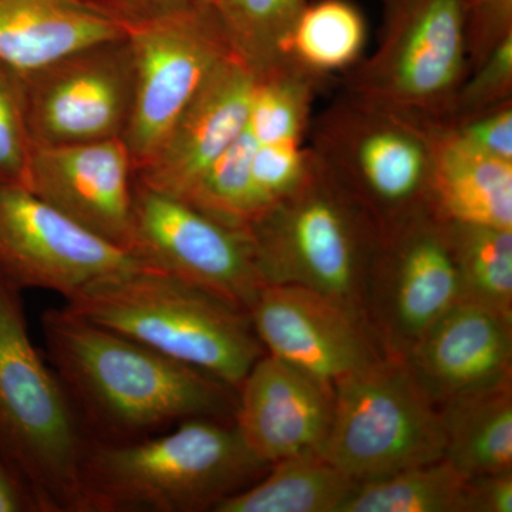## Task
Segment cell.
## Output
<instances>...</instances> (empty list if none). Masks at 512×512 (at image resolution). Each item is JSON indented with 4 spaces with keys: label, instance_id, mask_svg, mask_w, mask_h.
<instances>
[{
    "label": "cell",
    "instance_id": "28",
    "mask_svg": "<svg viewBox=\"0 0 512 512\" xmlns=\"http://www.w3.org/2000/svg\"><path fill=\"white\" fill-rule=\"evenodd\" d=\"M512 100V37L495 47L483 62L468 72L451 109L443 120L450 123ZM436 123V121H434Z\"/></svg>",
    "mask_w": 512,
    "mask_h": 512
},
{
    "label": "cell",
    "instance_id": "23",
    "mask_svg": "<svg viewBox=\"0 0 512 512\" xmlns=\"http://www.w3.org/2000/svg\"><path fill=\"white\" fill-rule=\"evenodd\" d=\"M367 40L365 16L349 0L306 3L296 18L282 56L299 69L325 80L328 74L352 69Z\"/></svg>",
    "mask_w": 512,
    "mask_h": 512
},
{
    "label": "cell",
    "instance_id": "25",
    "mask_svg": "<svg viewBox=\"0 0 512 512\" xmlns=\"http://www.w3.org/2000/svg\"><path fill=\"white\" fill-rule=\"evenodd\" d=\"M468 478L443 458L360 483L340 512H463Z\"/></svg>",
    "mask_w": 512,
    "mask_h": 512
},
{
    "label": "cell",
    "instance_id": "19",
    "mask_svg": "<svg viewBox=\"0 0 512 512\" xmlns=\"http://www.w3.org/2000/svg\"><path fill=\"white\" fill-rule=\"evenodd\" d=\"M124 35L94 0H0V62L22 76Z\"/></svg>",
    "mask_w": 512,
    "mask_h": 512
},
{
    "label": "cell",
    "instance_id": "20",
    "mask_svg": "<svg viewBox=\"0 0 512 512\" xmlns=\"http://www.w3.org/2000/svg\"><path fill=\"white\" fill-rule=\"evenodd\" d=\"M434 126L431 210L444 221L512 229V161L481 153Z\"/></svg>",
    "mask_w": 512,
    "mask_h": 512
},
{
    "label": "cell",
    "instance_id": "14",
    "mask_svg": "<svg viewBox=\"0 0 512 512\" xmlns=\"http://www.w3.org/2000/svg\"><path fill=\"white\" fill-rule=\"evenodd\" d=\"M136 173L123 138L36 146L22 185L87 231L128 251Z\"/></svg>",
    "mask_w": 512,
    "mask_h": 512
},
{
    "label": "cell",
    "instance_id": "16",
    "mask_svg": "<svg viewBox=\"0 0 512 512\" xmlns=\"http://www.w3.org/2000/svg\"><path fill=\"white\" fill-rule=\"evenodd\" d=\"M256 83L258 76L244 60L235 53L225 57L137 171V180L184 200L247 127Z\"/></svg>",
    "mask_w": 512,
    "mask_h": 512
},
{
    "label": "cell",
    "instance_id": "2",
    "mask_svg": "<svg viewBox=\"0 0 512 512\" xmlns=\"http://www.w3.org/2000/svg\"><path fill=\"white\" fill-rule=\"evenodd\" d=\"M269 467L231 420H185L124 443L90 439L80 471L84 512L214 511Z\"/></svg>",
    "mask_w": 512,
    "mask_h": 512
},
{
    "label": "cell",
    "instance_id": "24",
    "mask_svg": "<svg viewBox=\"0 0 512 512\" xmlns=\"http://www.w3.org/2000/svg\"><path fill=\"white\" fill-rule=\"evenodd\" d=\"M446 222L461 284V301L512 320V229Z\"/></svg>",
    "mask_w": 512,
    "mask_h": 512
},
{
    "label": "cell",
    "instance_id": "6",
    "mask_svg": "<svg viewBox=\"0 0 512 512\" xmlns=\"http://www.w3.org/2000/svg\"><path fill=\"white\" fill-rule=\"evenodd\" d=\"M312 130L313 156L380 231L430 207L433 120L345 92Z\"/></svg>",
    "mask_w": 512,
    "mask_h": 512
},
{
    "label": "cell",
    "instance_id": "18",
    "mask_svg": "<svg viewBox=\"0 0 512 512\" xmlns=\"http://www.w3.org/2000/svg\"><path fill=\"white\" fill-rule=\"evenodd\" d=\"M234 424L249 450L268 466L319 451L332 421L333 387L268 355L237 387Z\"/></svg>",
    "mask_w": 512,
    "mask_h": 512
},
{
    "label": "cell",
    "instance_id": "12",
    "mask_svg": "<svg viewBox=\"0 0 512 512\" xmlns=\"http://www.w3.org/2000/svg\"><path fill=\"white\" fill-rule=\"evenodd\" d=\"M23 77L32 147L123 138L136 84L127 33Z\"/></svg>",
    "mask_w": 512,
    "mask_h": 512
},
{
    "label": "cell",
    "instance_id": "4",
    "mask_svg": "<svg viewBox=\"0 0 512 512\" xmlns=\"http://www.w3.org/2000/svg\"><path fill=\"white\" fill-rule=\"evenodd\" d=\"M245 232L265 285L311 289L365 322L382 232L312 151L301 185L262 212Z\"/></svg>",
    "mask_w": 512,
    "mask_h": 512
},
{
    "label": "cell",
    "instance_id": "33",
    "mask_svg": "<svg viewBox=\"0 0 512 512\" xmlns=\"http://www.w3.org/2000/svg\"><path fill=\"white\" fill-rule=\"evenodd\" d=\"M37 511L35 501L15 468L0 451V512Z\"/></svg>",
    "mask_w": 512,
    "mask_h": 512
},
{
    "label": "cell",
    "instance_id": "27",
    "mask_svg": "<svg viewBox=\"0 0 512 512\" xmlns=\"http://www.w3.org/2000/svg\"><path fill=\"white\" fill-rule=\"evenodd\" d=\"M32 151L25 77L0 62V184H22Z\"/></svg>",
    "mask_w": 512,
    "mask_h": 512
},
{
    "label": "cell",
    "instance_id": "21",
    "mask_svg": "<svg viewBox=\"0 0 512 512\" xmlns=\"http://www.w3.org/2000/svg\"><path fill=\"white\" fill-rule=\"evenodd\" d=\"M444 458L467 477L512 471V384L439 407Z\"/></svg>",
    "mask_w": 512,
    "mask_h": 512
},
{
    "label": "cell",
    "instance_id": "26",
    "mask_svg": "<svg viewBox=\"0 0 512 512\" xmlns=\"http://www.w3.org/2000/svg\"><path fill=\"white\" fill-rule=\"evenodd\" d=\"M305 5L306 0H221L217 10L235 55L259 76L284 59L282 46Z\"/></svg>",
    "mask_w": 512,
    "mask_h": 512
},
{
    "label": "cell",
    "instance_id": "8",
    "mask_svg": "<svg viewBox=\"0 0 512 512\" xmlns=\"http://www.w3.org/2000/svg\"><path fill=\"white\" fill-rule=\"evenodd\" d=\"M379 45L349 69L345 92L441 121L468 74V0H380Z\"/></svg>",
    "mask_w": 512,
    "mask_h": 512
},
{
    "label": "cell",
    "instance_id": "13",
    "mask_svg": "<svg viewBox=\"0 0 512 512\" xmlns=\"http://www.w3.org/2000/svg\"><path fill=\"white\" fill-rule=\"evenodd\" d=\"M144 266L40 200L22 184H0V276L22 291L45 289L64 299L86 286Z\"/></svg>",
    "mask_w": 512,
    "mask_h": 512
},
{
    "label": "cell",
    "instance_id": "22",
    "mask_svg": "<svg viewBox=\"0 0 512 512\" xmlns=\"http://www.w3.org/2000/svg\"><path fill=\"white\" fill-rule=\"evenodd\" d=\"M268 470L214 512H340L359 485L319 451L284 458Z\"/></svg>",
    "mask_w": 512,
    "mask_h": 512
},
{
    "label": "cell",
    "instance_id": "31",
    "mask_svg": "<svg viewBox=\"0 0 512 512\" xmlns=\"http://www.w3.org/2000/svg\"><path fill=\"white\" fill-rule=\"evenodd\" d=\"M126 32L136 26L195 8L218 9L221 0H94Z\"/></svg>",
    "mask_w": 512,
    "mask_h": 512
},
{
    "label": "cell",
    "instance_id": "30",
    "mask_svg": "<svg viewBox=\"0 0 512 512\" xmlns=\"http://www.w3.org/2000/svg\"><path fill=\"white\" fill-rule=\"evenodd\" d=\"M508 37H512V0H468V72Z\"/></svg>",
    "mask_w": 512,
    "mask_h": 512
},
{
    "label": "cell",
    "instance_id": "1",
    "mask_svg": "<svg viewBox=\"0 0 512 512\" xmlns=\"http://www.w3.org/2000/svg\"><path fill=\"white\" fill-rule=\"evenodd\" d=\"M47 359L90 439L124 443L185 420L234 421V387L67 308L42 319Z\"/></svg>",
    "mask_w": 512,
    "mask_h": 512
},
{
    "label": "cell",
    "instance_id": "10",
    "mask_svg": "<svg viewBox=\"0 0 512 512\" xmlns=\"http://www.w3.org/2000/svg\"><path fill=\"white\" fill-rule=\"evenodd\" d=\"M128 251L147 268L198 286L247 313L265 286L247 232L137 177Z\"/></svg>",
    "mask_w": 512,
    "mask_h": 512
},
{
    "label": "cell",
    "instance_id": "3",
    "mask_svg": "<svg viewBox=\"0 0 512 512\" xmlns=\"http://www.w3.org/2000/svg\"><path fill=\"white\" fill-rule=\"evenodd\" d=\"M64 308L234 389L265 355L247 312L147 266L86 286Z\"/></svg>",
    "mask_w": 512,
    "mask_h": 512
},
{
    "label": "cell",
    "instance_id": "32",
    "mask_svg": "<svg viewBox=\"0 0 512 512\" xmlns=\"http://www.w3.org/2000/svg\"><path fill=\"white\" fill-rule=\"evenodd\" d=\"M463 512H512V471L468 478Z\"/></svg>",
    "mask_w": 512,
    "mask_h": 512
},
{
    "label": "cell",
    "instance_id": "11",
    "mask_svg": "<svg viewBox=\"0 0 512 512\" xmlns=\"http://www.w3.org/2000/svg\"><path fill=\"white\" fill-rule=\"evenodd\" d=\"M460 301L443 218L424 207L382 229L366 312L375 316L389 355L403 356Z\"/></svg>",
    "mask_w": 512,
    "mask_h": 512
},
{
    "label": "cell",
    "instance_id": "7",
    "mask_svg": "<svg viewBox=\"0 0 512 512\" xmlns=\"http://www.w3.org/2000/svg\"><path fill=\"white\" fill-rule=\"evenodd\" d=\"M436 404L410 375L402 356L375 362L333 386V413L320 454L357 483L443 460Z\"/></svg>",
    "mask_w": 512,
    "mask_h": 512
},
{
    "label": "cell",
    "instance_id": "5",
    "mask_svg": "<svg viewBox=\"0 0 512 512\" xmlns=\"http://www.w3.org/2000/svg\"><path fill=\"white\" fill-rule=\"evenodd\" d=\"M90 436L59 376L30 339L20 291L0 276V451L37 511L84 512Z\"/></svg>",
    "mask_w": 512,
    "mask_h": 512
},
{
    "label": "cell",
    "instance_id": "29",
    "mask_svg": "<svg viewBox=\"0 0 512 512\" xmlns=\"http://www.w3.org/2000/svg\"><path fill=\"white\" fill-rule=\"evenodd\" d=\"M437 124L481 153L512 161V100L464 119Z\"/></svg>",
    "mask_w": 512,
    "mask_h": 512
},
{
    "label": "cell",
    "instance_id": "9",
    "mask_svg": "<svg viewBox=\"0 0 512 512\" xmlns=\"http://www.w3.org/2000/svg\"><path fill=\"white\" fill-rule=\"evenodd\" d=\"M133 109L123 134L136 171L146 165L212 70L234 53L215 8H195L127 30Z\"/></svg>",
    "mask_w": 512,
    "mask_h": 512
},
{
    "label": "cell",
    "instance_id": "17",
    "mask_svg": "<svg viewBox=\"0 0 512 512\" xmlns=\"http://www.w3.org/2000/svg\"><path fill=\"white\" fill-rule=\"evenodd\" d=\"M436 404L511 384L512 320L460 301L402 356Z\"/></svg>",
    "mask_w": 512,
    "mask_h": 512
},
{
    "label": "cell",
    "instance_id": "15",
    "mask_svg": "<svg viewBox=\"0 0 512 512\" xmlns=\"http://www.w3.org/2000/svg\"><path fill=\"white\" fill-rule=\"evenodd\" d=\"M248 316L268 355L330 387L380 357L360 320L302 286H262Z\"/></svg>",
    "mask_w": 512,
    "mask_h": 512
}]
</instances>
